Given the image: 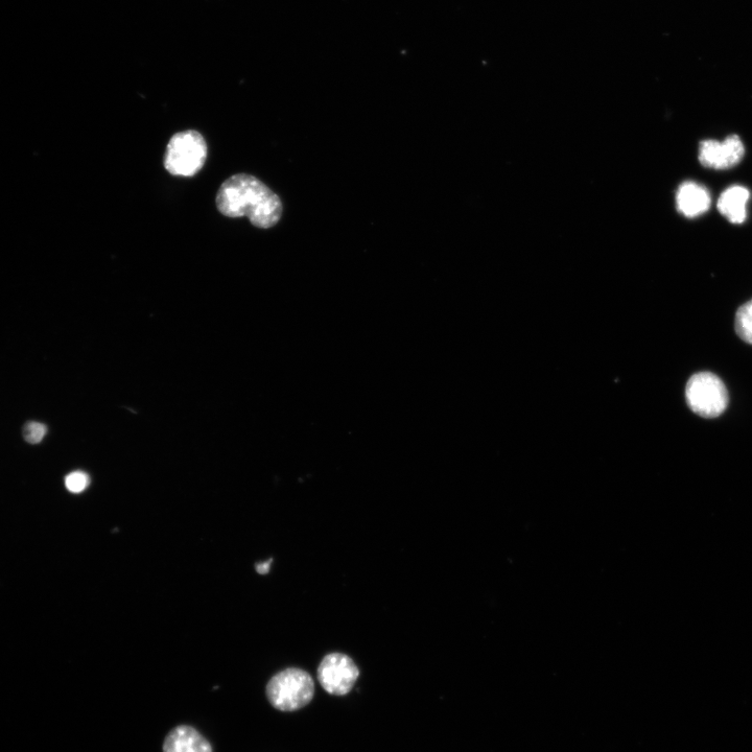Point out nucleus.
I'll use <instances>...</instances> for the list:
<instances>
[{"label":"nucleus","mask_w":752,"mask_h":752,"mask_svg":"<svg viewBox=\"0 0 752 752\" xmlns=\"http://www.w3.org/2000/svg\"><path fill=\"white\" fill-rule=\"evenodd\" d=\"M750 192L746 187L734 185L728 187L718 200L720 214L733 224H742L747 218V204Z\"/></svg>","instance_id":"nucleus-9"},{"label":"nucleus","mask_w":752,"mask_h":752,"mask_svg":"<svg viewBox=\"0 0 752 752\" xmlns=\"http://www.w3.org/2000/svg\"><path fill=\"white\" fill-rule=\"evenodd\" d=\"M207 144L201 133L187 130L175 134L164 155V168L173 176L193 177L207 159Z\"/></svg>","instance_id":"nucleus-3"},{"label":"nucleus","mask_w":752,"mask_h":752,"mask_svg":"<svg viewBox=\"0 0 752 752\" xmlns=\"http://www.w3.org/2000/svg\"><path fill=\"white\" fill-rule=\"evenodd\" d=\"M686 396L691 410L704 418L720 416L728 405L724 383L711 372L694 374L688 382Z\"/></svg>","instance_id":"nucleus-4"},{"label":"nucleus","mask_w":752,"mask_h":752,"mask_svg":"<svg viewBox=\"0 0 752 752\" xmlns=\"http://www.w3.org/2000/svg\"><path fill=\"white\" fill-rule=\"evenodd\" d=\"M47 433V428L43 423L30 421L23 427L22 435L30 444L40 443Z\"/></svg>","instance_id":"nucleus-11"},{"label":"nucleus","mask_w":752,"mask_h":752,"mask_svg":"<svg viewBox=\"0 0 752 752\" xmlns=\"http://www.w3.org/2000/svg\"><path fill=\"white\" fill-rule=\"evenodd\" d=\"M216 203L223 216L247 217L261 229L274 227L284 213L280 198L264 182L248 174L227 179L218 191Z\"/></svg>","instance_id":"nucleus-1"},{"label":"nucleus","mask_w":752,"mask_h":752,"mask_svg":"<svg viewBox=\"0 0 752 752\" xmlns=\"http://www.w3.org/2000/svg\"><path fill=\"white\" fill-rule=\"evenodd\" d=\"M272 560L269 559L268 561L257 563L255 566L256 572L261 575H267L270 572Z\"/></svg>","instance_id":"nucleus-13"},{"label":"nucleus","mask_w":752,"mask_h":752,"mask_svg":"<svg viewBox=\"0 0 752 752\" xmlns=\"http://www.w3.org/2000/svg\"><path fill=\"white\" fill-rule=\"evenodd\" d=\"M735 327L738 336L752 345V300L742 305L738 310Z\"/></svg>","instance_id":"nucleus-10"},{"label":"nucleus","mask_w":752,"mask_h":752,"mask_svg":"<svg viewBox=\"0 0 752 752\" xmlns=\"http://www.w3.org/2000/svg\"><path fill=\"white\" fill-rule=\"evenodd\" d=\"M313 677L302 669L289 668L274 675L267 686V697L272 707L280 712L298 711L313 700Z\"/></svg>","instance_id":"nucleus-2"},{"label":"nucleus","mask_w":752,"mask_h":752,"mask_svg":"<svg viewBox=\"0 0 752 752\" xmlns=\"http://www.w3.org/2000/svg\"><path fill=\"white\" fill-rule=\"evenodd\" d=\"M745 155L743 141L738 135L726 137L723 141L703 140L699 147V161L703 167L714 170L732 169Z\"/></svg>","instance_id":"nucleus-6"},{"label":"nucleus","mask_w":752,"mask_h":752,"mask_svg":"<svg viewBox=\"0 0 752 752\" xmlns=\"http://www.w3.org/2000/svg\"><path fill=\"white\" fill-rule=\"evenodd\" d=\"M317 674L320 685L328 694L344 696L354 689L360 670L348 655L331 653L323 658Z\"/></svg>","instance_id":"nucleus-5"},{"label":"nucleus","mask_w":752,"mask_h":752,"mask_svg":"<svg viewBox=\"0 0 752 752\" xmlns=\"http://www.w3.org/2000/svg\"><path fill=\"white\" fill-rule=\"evenodd\" d=\"M89 484V476L86 473L81 472V470H77V472L69 474L65 479L66 488L73 493L83 492L89 486Z\"/></svg>","instance_id":"nucleus-12"},{"label":"nucleus","mask_w":752,"mask_h":752,"mask_svg":"<svg viewBox=\"0 0 752 752\" xmlns=\"http://www.w3.org/2000/svg\"><path fill=\"white\" fill-rule=\"evenodd\" d=\"M163 752H214L213 747L193 726L179 725L164 739Z\"/></svg>","instance_id":"nucleus-8"},{"label":"nucleus","mask_w":752,"mask_h":752,"mask_svg":"<svg viewBox=\"0 0 752 752\" xmlns=\"http://www.w3.org/2000/svg\"><path fill=\"white\" fill-rule=\"evenodd\" d=\"M712 198L707 187L693 181L681 184L676 195L677 209L687 218H697L710 209Z\"/></svg>","instance_id":"nucleus-7"}]
</instances>
